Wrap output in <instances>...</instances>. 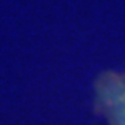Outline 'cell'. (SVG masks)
<instances>
[{"instance_id":"obj_1","label":"cell","mask_w":125,"mask_h":125,"mask_svg":"<svg viewBox=\"0 0 125 125\" xmlns=\"http://www.w3.org/2000/svg\"><path fill=\"white\" fill-rule=\"evenodd\" d=\"M93 107L106 125H125V67L104 70L96 76Z\"/></svg>"}]
</instances>
